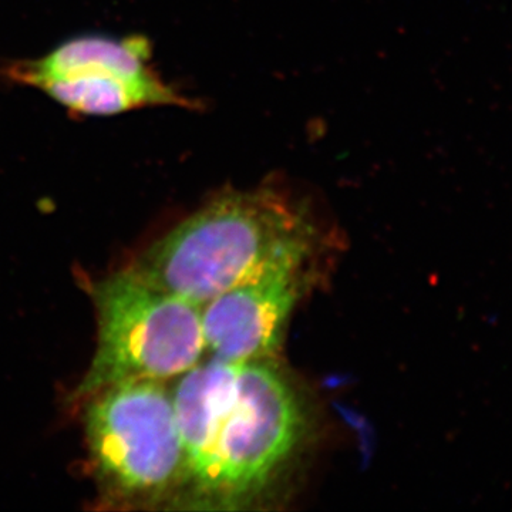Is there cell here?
<instances>
[{
	"mask_svg": "<svg viewBox=\"0 0 512 512\" xmlns=\"http://www.w3.org/2000/svg\"><path fill=\"white\" fill-rule=\"evenodd\" d=\"M302 265L275 266L202 305L205 349L229 363L274 355L298 299Z\"/></svg>",
	"mask_w": 512,
	"mask_h": 512,
	"instance_id": "cell-6",
	"label": "cell"
},
{
	"mask_svg": "<svg viewBox=\"0 0 512 512\" xmlns=\"http://www.w3.org/2000/svg\"><path fill=\"white\" fill-rule=\"evenodd\" d=\"M99 322L96 355L77 400L109 387L184 375L205 350L201 306L154 288L130 268L92 285Z\"/></svg>",
	"mask_w": 512,
	"mask_h": 512,
	"instance_id": "cell-3",
	"label": "cell"
},
{
	"mask_svg": "<svg viewBox=\"0 0 512 512\" xmlns=\"http://www.w3.org/2000/svg\"><path fill=\"white\" fill-rule=\"evenodd\" d=\"M87 400V443L103 494L124 505L157 503L180 494L183 441L173 394L163 383H121Z\"/></svg>",
	"mask_w": 512,
	"mask_h": 512,
	"instance_id": "cell-4",
	"label": "cell"
},
{
	"mask_svg": "<svg viewBox=\"0 0 512 512\" xmlns=\"http://www.w3.org/2000/svg\"><path fill=\"white\" fill-rule=\"evenodd\" d=\"M173 403L185 456L180 494L192 507L251 501L301 439L296 394L268 360L198 363L181 377Z\"/></svg>",
	"mask_w": 512,
	"mask_h": 512,
	"instance_id": "cell-1",
	"label": "cell"
},
{
	"mask_svg": "<svg viewBox=\"0 0 512 512\" xmlns=\"http://www.w3.org/2000/svg\"><path fill=\"white\" fill-rule=\"evenodd\" d=\"M315 238L308 207L285 188L225 190L130 269L154 288L202 306L275 266L303 264Z\"/></svg>",
	"mask_w": 512,
	"mask_h": 512,
	"instance_id": "cell-2",
	"label": "cell"
},
{
	"mask_svg": "<svg viewBox=\"0 0 512 512\" xmlns=\"http://www.w3.org/2000/svg\"><path fill=\"white\" fill-rule=\"evenodd\" d=\"M141 37L84 36L35 62L12 69L13 79L42 90L73 113L114 116L150 106L192 107L148 66Z\"/></svg>",
	"mask_w": 512,
	"mask_h": 512,
	"instance_id": "cell-5",
	"label": "cell"
}]
</instances>
